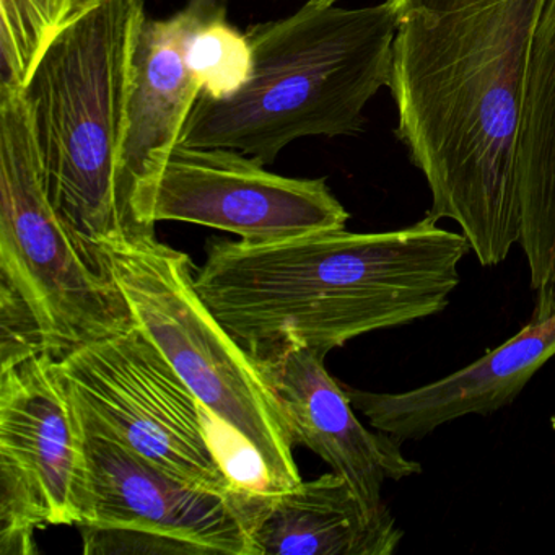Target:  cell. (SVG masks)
I'll list each match as a JSON object with an SVG mask.
<instances>
[{"instance_id": "obj_1", "label": "cell", "mask_w": 555, "mask_h": 555, "mask_svg": "<svg viewBox=\"0 0 555 555\" xmlns=\"http://www.w3.org/2000/svg\"><path fill=\"white\" fill-rule=\"evenodd\" d=\"M399 141L486 268L521 238L519 141L545 0H388Z\"/></svg>"}, {"instance_id": "obj_2", "label": "cell", "mask_w": 555, "mask_h": 555, "mask_svg": "<svg viewBox=\"0 0 555 555\" xmlns=\"http://www.w3.org/2000/svg\"><path fill=\"white\" fill-rule=\"evenodd\" d=\"M469 251L463 233L443 229L430 214L388 232L214 240L194 285L249 352L311 347L330 353L447 310Z\"/></svg>"}, {"instance_id": "obj_3", "label": "cell", "mask_w": 555, "mask_h": 555, "mask_svg": "<svg viewBox=\"0 0 555 555\" xmlns=\"http://www.w3.org/2000/svg\"><path fill=\"white\" fill-rule=\"evenodd\" d=\"M246 37L245 86L229 99L199 95L180 144L232 149L271 165L297 139L362 131L366 105L391 82L396 15L388 0L360 9L308 0Z\"/></svg>"}, {"instance_id": "obj_4", "label": "cell", "mask_w": 555, "mask_h": 555, "mask_svg": "<svg viewBox=\"0 0 555 555\" xmlns=\"http://www.w3.org/2000/svg\"><path fill=\"white\" fill-rule=\"evenodd\" d=\"M145 17V0H90L21 90L48 196L93 248L135 242L119 197V157Z\"/></svg>"}, {"instance_id": "obj_5", "label": "cell", "mask_w": 555, "mask_h": 555, "mask_svg": "<svg viewBox=\"0 0 555 555\" xmlns=\"http://www.w3.org/2000/svg\"><path fill=\"white\" fill-rule=\"evenodd\" d=\"M134 324L103 249L48 196L24 95L0 87V369L60 359Z\"/></svg>"}, {"instance_id": "obj_6", "label": "cell", "mask_w": 555, "mask_h": 555, "mask_svg": "<svg viewBox=\"0 0 555 555\" xmlns=\"http://www.w3.org/2000/svg\"><path fill=\"white\" fill-rule=\"evenodd\" d=\"M135 323L157 344L222 437L236 441L268 493L301 482L294 434L253 353L204 304L186 253L157 236L102 248Z\"/></svg>"}, {"instance_id": "obj_7", "label": "cell", "mask_w": 555, "mask_h": 555, "mask_svg": "<svg viewBox=\"0 0 555 555\" xmlns=\"http://www.w3.org/2000/svg\"><path fill=\"white\" fill-rule=\"evenodd\" d=\"M54 366L80 415L129 450L191 486L251 492L233 479L209 415L138 323Z\"/></svg>"}, {"instance_id": "obj_8", "label": "cell", "mask_w": 555, "mask_h": 555, "mask_svg": "<svg viewBox=\"0 0 555 555\" xmlns=\"http://www.w3.org/2000/svg\"><path fill=\"white\" fill-rule=\"evenodd\" d=\"M79 417L90 486L89 516L77 525L83 554L256 555L262 493L191 486Z\"/></svg>"}, {"instance_id": "obj_9", "label": "cell", "mask_w": 555, "mask_h": 555, "mask_svg": "<svg viewBox=\"0 0 555 555\" xmlns=\"http://www.w3.org/2000/svg\"><path fill=\"white\" fill-rule=\"evenodd\" d=\"M86 434L50 353L0 369V555L37 554L35 531L89 516Z\"/></svg>"}, {"instance_id": "obj_10", "label": "cell", "mask_w": 555, "mask_h": 555, "mask_svg": "<svg viewBox=\"0 0 555 555\" xmlns=\"http://www.w3.org/2000/svg\"><path fill=\"white\" fill-rule=\"evenodd\" d=\"M232 149L178 144L134 201L145 235L155 223H196L269 243L346 229L350 216L324 178H287Z\"/></svg>"}, {"instance_id": "obj_11", "label": "cell", "mask_w": 555, "mask_h": 555, "mask_svg": "<svg viewBox=\"0 0 555 555\" xmlns=\"http://www.w3.org/2000/svg\"><path fill=\"white\" fill-rule=\"evenodd\" d=\"M327 352L311 347H275L253 353L278 395L295 447L313 451L343 476L372 512L386 508L383 487L418 476V461L401 451V441L372 431L359 421L343 383L324 365Z\"/></svg>"}, {"instance_id": "obj_12", "label": "cell", "mask_w": 555, "mask_h": 555, "mask_svg": "<svg viewBox=\"0 0 555 555\" xmlns=\"http://www.w3.org/2000/svg\"><path fill=\"white\" fill-rule=\"evenodd\" d=\"M229 0H190L171 18H144L135 40L128 122L119 157V197L135 240L151 238L135 219L139 191L180 144L201 87L186 61L191 31L206 18L225 15Z\"/></svg>"}, {"instance_id": "obj_13", "label": "cell", "mask_w": 555, "mask_h": 555, "mask_svg": "<svg viewBox=\"0 0 555 555\" xmlns=\"http://www.w3.org/2000/svg\"><path fill=\"white\" fill-rule=\"evenodd\" d=\"M554 356L555 311L534 314L512 339L476 362L411 391L372 392L343 386L373 428L404 443L422 440L457 418L506 408Z\"/></svg>"}, {"instance_id": "obj_14", "label": "cell", "mask_w": 555, "mask_h": 555, "mask_svg": "<svg viewBox=\"0 0 555 555\" xmlns=\"http://www.w3.org/2000/svg\"><path fill=\"white\" fill-rule=\"evenodd\" d=\"M256 555H392L404 531L388 506L372 512L339 474L262 493Z\"/></svg>"}, {"instance_id": "obj_15", "label": "cell", "mask_w": 555, "mask_h": 555, "mask_svg": "<svg viewBox=\"0 0 555 555\" xmlns=\"http://www.w3.org/2000/svg\"><path fill=\"white\" fill-rule=\"evenodd\" d=\"M521 245L538 308H555V0H545L532 44L519 141Z\"/></svg>"}, {"instance_id": "obj_16", "label": "cell", "mask_w": 555, "mask_h": 555, "mask_svg": "<svg viewBox=\"0 0 555 555\" xmlns=\"http://www.w3.org/2000/svg\"><path fill=\"white\" fill-rule=\"evenodd\" d=\"M90 0H0V87L22 90L57 35Z\"/></svg>"}, {"instance_id": "obj_17", "label": "cell", "mask_w": 555, "mask_h": 555, "mask_svg": "<svg viewBox=\"0 0 555 555\" xmlns=\"http://www.w3.org/2000/svg\"><path fill=\"white\" fill-rule=\"evenodd\" d=\"M186 61L201 95L212 100L235 95L251 73L248 37L225 21V15L201 22L186 41Z\"/></svg>"}, {"instance_id": "obj_18", "label": "cell", "mask_w": 555, "mask_h": 555, "mask_svg": "<svg viewBox=\"0 0 555 555\" xmlns=\"http://www.w3.org/2000/svg\"><path fill=\"white\" fill-rule=\"evenodd\" d=\"M310 2H313V4L318 5H331L336 4V2H339V0H310Z\"/></svg>"}]
</instances>
